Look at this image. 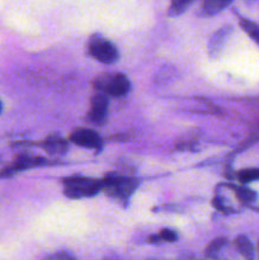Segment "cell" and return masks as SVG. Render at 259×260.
I'll list each match as a JSON object with an SVG mask.
<instances>
[{
  "mask_svg": "<svg viewBox=\"0 0 259 260\" xmlns=\"http://www.w3.org/2000/svg\"><path fill=\"white\" fill-rule=\"evenodd\" d=\"M178 240V235L175 231L170 230V229H164L160 234L154 236H150L149 243H160V241H170V243H174Z\"/></svg>",
  "mask_w": 259,
  "mask_h": 260,
  "instance_id": "15",
  "label": "cell"
},
{
  "mask_svg": "<svg viewBox=\"0 0 259 260\" xmlns=\"http://www.w3.org/2000/svg\"><path fill=\"white\" fill-rule=\"evenodd\" d=\"M98 89L112 96H123L131 89V84L124 74H113L107 79H98Z\"/></svg>",
  "mask_w": 259,
  "mask_h": 260,
  "instance_id": "4",
  "label": "cell"
},
{
  "mask_svg": "<svg viewBox=\"0 0 259 260\" xmlns=\"http://www.w3.org/2000/svg\"><path fill=\"white\" fill-rule=\"evenodd\" d=\"M246 3H248V4H251V3H254V2H256V0H245Z\"/></svg>",
  "mask_w": 259,
  "mask_h": 260,
  "instance_id": "19",
  "label": "cell"
},
{
  "mask_svg": "<svg viewBox=\"0 0 259 260\" xmlns=\"http://www.w3.org/2000/svg\"><path fill=\"white\" fill-rule=\"evenodd\" d=\"M238 179L241 183H250L259 180V168L241 170V172L238 173Z\"/></svg>",
  "mask_w": 259,
  "mask_h": 260,
  "instance_id": "16",
  "label": "cell"
},
{
  "mask_svg": "<svg viewBox=\"0 0 259 260\" xmlns=\"http://www.w3.org/2000/svg\"><path fill=\"white\" fill-rule=\"evenodd\" d=\"M101 190H103L102 180L89 179V178L83 177L66 178L63 180L65 196L69 198H73V200L81 197H93V196L98 194Z\"/></svg>",
  "mask_w": 259,
  "mask_h": 260,
  "instance_id": "1",
  "label": "cell"
},
{
  "mask_svg": "<svg viewBox=\"0 0 259 260\" xmlns=\"http://www.w3.org/2000/svg\"><path fill=\"white\" fill-rule=\"evenodd\" d=\"M46 164V160L43 157L40 156H30V155H22V156H18V159L15 160L14 164H12L10 167L4 168L3 170H0V178L3 177H10V175L15 174L18 172H22V170H27L29 168L40 167V165Z\"/></svg>",
  "mask_w": 259,
  "mask_h": 260,
  "instance_id": "5",
  "label": "cell"
},
{
  "mask_svg": "<svg viewBox=\"0 0 259 260\" xmlns=\"http://www.w3.org/2000/svg\"><path fill=\"white\" fill-rule=\"evenodd\" d=\"M236 248H238L239 253L244 256L245 259H254V248L251 241L249 240L246 236L241 235L236 239L235 241Z\"/></svg>",
  "mask_w": 259,
  "mask_h": 260,
  "instance_id": "11",
  "label": "cell"
},
{
  "mask_svg": "<svg viewBox=\"0 0 259 260\" xmlns=\"http://www.w3.org/2000/svg\"><path fill=\"white\" fill-rule=\"evenodd\" d=\"M258 250H259V244H258Z\"/></svg>",
  "mask_w": 259,
  "mask_h": 260,
  "instance_id": "21",
  "label": "cell"
},
{
  "mask_svg": "<svg viewBox=\"0 0 259 260\" xmlns=\"http://www.w3.org/2000/svg\"><path fill=\"white\" fill-rule=\"evenodd\" d=\"M48 259H74V256H71L70 254L61 253V254H55V255L48 256Z\"/></svg>",
  "mask_w": 259,
  "mask_h": 260,
  "instance_id": "18",
  "label": "cell"
},
{
  "mask_svg": "<svg viewBox=\"0 0 259 260\" xmlns=\"http://www.w3.org/2000/svg\"><path fill=\"white\" fill-rule=\"evenodd\" d=\"M235 189V196L239 202L243 203L244 206H250L254 201L256 200V193L254 190L249 189L246 187H234Z\"/></svg>",
  "mask_w": 259,
  "mask_h": 260,
  "instance_id": "12",
  "label": "cell"
},
{
  "mask_svg": "<svg viewBox=\"0 0 259 260\" xmlns=\"http://www.w3.org/2000/svg\"><path fill=\"white\" fill-rule=\"evenodd\" d=\"M102 183H103V189L107 190L108 194H111L112 197L121 198V200L128 198L139 184L137 180L132 178L119 177L118 174H108L102 180Z\"/></svg>",
  "mask_w": 259,
  "mask_h": 260,
  "instance_id": "2",
  "label": "cell"
},
{
  "mask_svg": "<svg viewBox=\"0 0 259 260\" xmlns=\"http://www.w3.org/2000/svg\"><path fill=\"white\" fill-rule=\"evenodd\" d=\"M240 27L243 28L244 32L250 36V38L256 45H259V24H256V23L251 22L249 19H245V18H241Z\"/></svg>",
  "mask_w": 259,
  "mask_h": 260,
  "instance_id": "13",
  "label": "cell"
},
{
  "mask_svg": "<svg viewBox=\"0 0 259 260\" xmlns=\"http://www.w3.org/2000/svg\"><path fill=\"white\" fill-rule=\"evenodd\" d=\"M233 2L234 0H205L203 2V10H205L206 14L215 15L226 9Z\"/></svg>",
  "mask_w": 259,
  "mask_h": 260,
  "instance_id": "10",
  "label": "cell"
},
{
  "mask_svg": "<svg viewBox=\"0 0 259 260\" xmlns=\"http://www.w3.org/2000/svg\"><path fill=\"white\" fill-rule=\"evenodd\" d=\"M226 243H228V240H226L225 238L215 239V240H213L212 243L208 244V246L206 248V251H205L206 258H216L217 254L220 253L221 249L226 245Z\"/></svg>",
  "mask_w": 259,
  "mask_h": 260,
  "instance_id": "14",
  "label": "cell"
},
{
  "mask_svg": "<svg viewBox=\"0 0 259 260\" xmlns=\"http://www.w3.org/2000/svg\"><path fill=\"white\" fill-rule=\"evenodd\" d=\"M43 147L50 155L57 156V155L65 154L66 150H68V142L58 136H51L46 139Z\"/></svg>",
  "mask_w": 259,
  "mask_h": 260,
  "instance_id": "9",
  "label": "cell"
},
{
  "mask_svg": "<svg viewBox=\"0 0 259 260\" xmlns=\"http://www.w3.org/2000/svg\"><path fill=\"white\" fill-rule=\"evenodd\" d=\"M70 141L75 145H79V146L96 150L101 149L102 145H103L101 136L95 131L86 128H79L74 131L70 136Z\"/></svg>",
  "mask_w": 259,
  "mask_h": 260,
  "instance_id": "6",
  "label": "cell"
},
{
  "mask_svg": "<svg viewBox=\"0 0 259 260\" xmlns=\"http://www.w3.org/2000/svg\"><path fill=\"white\" fill-rule=\"evenodd\" d=\"M108 114V99L102 94H96L91 99L90 119L96 124L103 123Z\"/></svg>",
  "mask_w": 259,
  "mask_h": 260,
  "instance_id": "7",
  "label": "cell"
},
{
  "mask_svg": "<svg viewBox=\"0 0 259 260\" xmlns=\"http://www.w3.org/2000/svg\"><path fill=\"white\" fill-rule=\"evenodd\" d=\"M195 0H172L170 3V9L169 14L170 15H179L189 7Z\"/></svg>",
  "mask_w": 259,
  "mask_h": 260,
  "instance_id": "17",
  "label": "cell"
},
{
  "mask_svg": "<svg viewBox=\"0 0 259 260\" xmlns=\"http://www.w3.org/2000/svg\"><path fill=\"white\" fill-rule=\"evenodd\" d=\"M2 109H3V104H2V102H0V113H2Z\"/></svg>",
  "mask_w": 259,
  "mask_h": 260,
  "instance_id": "20",
  "label": "cell"
},
{
  "mask_svg": "<svg viewBox=\"0 0 259 260\" xmlns=\"http://www.w3.org/2000/svg\"><path fill=\"white\" fill-rule=\"evenodd\" d=\"M89 53L99 62L109 65L118 60V51L114 45L102 37H95L89 43Z\"/></svg>",
  "mask_w": 259,
  "mask_h": 260,
  "instance_id": "3",
  "label": "cell"
},
{
  "mask_svg": "<svg viewBox=\"0 0 259 260\" xmlns=\"http://www.w3.org/2000/svg\"><path fill=\"white\" fill-rule=\"evenodd\" d=\"M231 30H233V28L225 27L222 28V29L217 30V32L212 36V38L210 40V43H208V52H210L211 56H216L220 52L223 43H225L229 35L231 33Z\"/></svg>",
  "mask_w": 259,
  "mask_h": 260,
  "instance_id": "8",
  "label": "cell"
}]
</instances>
